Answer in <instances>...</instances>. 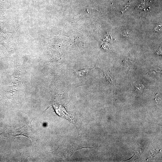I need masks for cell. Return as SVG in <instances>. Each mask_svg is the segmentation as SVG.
Listing matches in <instances>:
<instances>
[{
    "mask_svg": "<svg viewBox=\"0 0 162 162\" xmlns=\"http://www.w3.org/2000/svg\"><path fill=\"white\" fill-rule=\"evenodd\" d=\"M19 136H23L30 139L33 144H35V138L33 134L32 127L30 125L25 124L22 127L14 130H5L0 134V136H5L8 138L15 137Z\"/></svg>",
    "mask_w": 162,
    "mask_h": 162,
    "instance_id": "obj_1",
    "label": "cell"
},
{
    "mask_svg": "<svg viewBox=\"0 0 162 162\" xmlns=\"http://www.w3.org/2000/svg\"><path fill=\"white\" fill-rule=\"evenodd\" d=\"M26 60L25 58L20 62L16 61L14 62V68L12 75L13 77V83L16 84L20 81L26 73H27L25 69Z\"/></svg>",
    "mask_w": 162,
    "mask_h": 162,
    "instance_id": "obj_2",
    "label": "cell"
},
{
    "mask_svg": "<svg viewBox=\"0 0 162 162\" xmlns=\"http://www.w3.org/2000/svg\"><path fill=\"white\" fill-rule=\"evenodd\" d=\"M144 86L141 82H137L135 85V90L138 94H141L145 89Z\"/></svg>",
    "mask_w": 162,
    "mask_h": 162,
    "instance_id": "obj_3",
    "label": "cell"
},
{
    "mask_svg": "<svg viewBox=\"0 0 162 162\" xmlns=\"http://www.w3.org/2000/svg\"><path fill=\"white\" fill-rule=\"evenodd\" d=\"M93 68L91 69H85L78 71H74V72L79 77L84 76L92 70Z\"/></svg>",
    "mask_w": 162,
    "mask_h": 162,
    "instance_id": "obj_4",
    "label": "cell"
},
{
    "mask_svg": "<svg viewBox=\"0 0 162 162\" xmlns=\"http://www.w3.org/2000/svg\"><path fill=\"white\" fill-rule=\"evenodd\" d=\"M104 75L106 78L111 84L114 85H115L116 80L111 73L109 72H105Z\"/></svg>",
    "mask_w": 162,
    "mask_h": 162,
    "instance_id": "obj_5",
    "label": "cell"
},
{
    "mask_svg": "<svg viewBox=\"0 0 162 162\" xmlns=\"http://www.w3.org/2000/svg\"><path fill=\"white\" fill-rule=\"evenodd\" d=\"M8 4L7 0H0V9L8 8Z\"/></svg>",
    "mask_w": 162,
    "mask_h": 162,
    "instance_id": "obj_6",
    "label": "cell"
},
{
    "mask_svg": "<svg viewBox=\"0 0 162 162\" xmlns=\"http://www.w3.org/2000/svg\"><path fill=\"white\" fill-rule=\"evenodd\" d=\"M124 64L126 68L130 69L132 65L133 62L132 61H130V60H126L124 62Z\"/></svg>",
    "mask_w": 162,
    "mask_h": 162,
    "instance_id": "obj_7",
    "label": "cell"
},
{
    "mask_svg": "<svg viewBox=\"0 0 162 162\" xmlns=\"http://www.w3.org/2000/svg\"><path fill=\"white\" fill-rule=\"evenodd\" d=\"M130 5V2L129 1L128 4L125 6V7L123 8L122 10L121 11V12L122 13H123L125 10H126L129 6Z\"/></svg>",
    "mask_w": 162,
    "mask_h": 162,
    "instance_id": "obj_8",
    "label": "cell"
},
{
    "mask_svg": "<svg viewBox=\"0 0 162 162\" xmlns=\"http://www.w3.org/2000/svg\"><path fill=\"white\" fill-rule=\"evenodd\" d=\"M4 13L3 11L0 9V18H2L4 17Z\"/></svg>",
    "mask_w": 162,
    "mask_h": 162,
    "instance_id": "obj_9",
    "label": "cell"
}]
</instances>
